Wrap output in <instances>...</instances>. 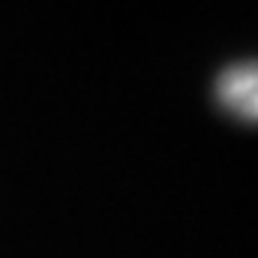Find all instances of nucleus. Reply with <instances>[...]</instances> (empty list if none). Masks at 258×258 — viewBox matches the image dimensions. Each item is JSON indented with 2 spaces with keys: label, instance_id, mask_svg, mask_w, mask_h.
Here are the masks:
<instances>
[{
  "label": "nucleus",
  "instance_id": "obj_1",
  "mask_svg": "<svg viewBox=\"0 0 258 258\" xmlns=\"http://www.w3.org/2000/svg\"><path fill=\"white\" fill-rule=\"evenodd\" d=\"M215 98L238 120L255 123L258 118V66L255 60H241L227 66L215 81Z\"/></svg>",
  "mask_w": 258,
  "mask_h": 258
}]
</instances>
